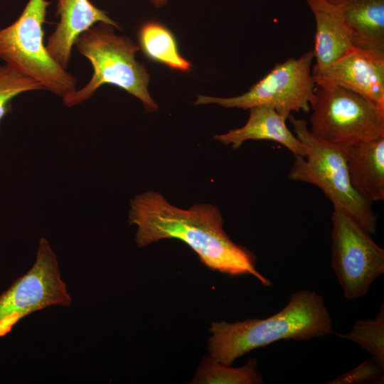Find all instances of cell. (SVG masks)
Listing matches in <instances>:
<instances>
[{"label":"cell","instance_id":"1","mask_svg":"<svg viewBox=\"0 0 384 384\" xmlns=\"http://www.w3.org/2000/svg\"><path fill=\"white\" fill-rule=\"evenodd\" d=\"M128 222L137 228L135 242L139 247L162 239H177L212 270L232 276L252 275L263 286L271 285L257 270L255 254L225 232L221 213L213 204L196 203L182 209L171 205L161 193L149 191L130 201Z\"/></svg>","mask_w":384,"mask_h":384},{"label":"cell","instance_id":"16","mask_svg":"<svg viewBox=\"0 0 384 384\" xmlns=\"http://www.w3.org/2000/svg\"><path fill=\"white\" fill-rule=\"evenodd\" d=\"M138 39L142 51L151 60L182 72L191 69V63L180 55L174 35L161 23H144L139 29Z\"/></svg>","mask_w":384,"mask_h":384},{"label":"cell","instance_id":"9","mask_svg":"<svg viewBox=\"0 0 384 384\" xmlns=\"http://www.w3.org/2000/svg\"><path fill=\"white\" fill-rule=\"evenodd\" d=\"M312 50L289 58L274 67L250 89L239 96L222 98L199 95L196 105L215 103L226 108H273L286 119L292 112H308L316 83L311 75Z\"/></svg>","mask_w":384,"mask_h":384},{"label":"cell","instance_id":"21","mask_svg":"<svg viewBox=\"0 0 384 384\" xmlns=\"http://www.w3.org/2000/svg\"><path fill=\"white\" fill-rule=\"evenodd\" d=\"M155 6L160 7L166 4L168 0H149Z\"/></svg>","mask_w":384,"mask_h":384},{"label":"cell","instance_id":"4","mask_svg":"<svg viewBox=\"0 0 384 384\" xmlns=\"http://www.w3.org/2000/svg\"><path fill=\"white\" fill-rule=\"evenodd\" d=\"M297 137L305 149L304 156H294L288 177L315 185L334 206L349 213L370 235H377L378 215L372 203L353 187L342 146L314 137L303 119L289 116Z\"/></svg>","mask_w":384,"mask_h":384},{"label":"cell","instance_id":"15","mask_svg":"<svg viewBox=\"0 0 384 384\" xmlns=\"http://www.w3.org/2000/svg\"><path fill=\"white\" fill-rule=\"evenodd\" d=\"M348 25L355 48L384 51V0H328Z\"/></svg>","mask_w":384,"mask_h":384},{"label":"cell","instance_id":"18","mask_svg":"<svg viewBox=\"0 0 384 384\" xmlns=\"http://www.w3.org/2000/svg\"><path fill=\"white\" fill-rule=\"evenodd\" d=\"M356 343L368 352L384 370V306L383 303L374 319L356 320L347 334H336Z\"/></svg>","mask_w":384,"mask_h":384},{"label":"cell","instance_id":"11","mask_svg":"<svg viewBox=\"0 0 384 384\" xmlns=\"http://www.w3.org/2000/svg\"><path fill=\"white\" fill-rule=\"evenodd\" d=\"M55 16L60 17V21L46 46L52 58L65 69L74 43L83 32L97 23L120 28L105 11L96 7L90 0H58Z\"/></svg>","mask_w":384,"mask_h":384},{"label":"cell","instance_id":"20","mask_svg":"<svg viewBox=\"0 0 384 384\" xmlns=\"http://www.w3.org/2000/svg\"><path fill=\"white\" fill-rule=\"evenodd\" d=\"M383 369L372 357L361 364L327 382L328 384H361L383 381Z\"/></svg>","mask_w":384,"mask_h":384},{"label":"cell","instance_id":"2","mask_svg":"<svg viewBox=\"0 0 384 384\" xmlns=\"http://www.w3.org/2000/svg\"><path fill=\"white\" fill-rule=\"evenodd\" d=\"M332 324L323 297L312 290H299L282 310L268 318L212 322L209 356L232 366L249 351L281 340L302 341L328 336L334 332Z\"/></svg>","mask_w":384,"mask_h":384},{"label":"cell","instance_id":"14","mask_svg":"<svg viewBox=\"0 0 384 384\" xmlns=\"http://www.w3.org/2000/svg\"><path fill=\"white\" fill-rule=\"evenodd\" d=\"M351 183L371 203L384 200V137L342 146Z\"/></svg>","mask_w":384,"mask_h":384},{"label":"cell","instance_id":"3","mask_svg":"<svg viewBox=\"0 0 384 384\" xmlns=\"http://www.w3.org/2000/svg\"><path fill=\"white\" fill-rule=\"evenodd\" d=\"M114 26L98 23L80 34L74 46L91 63L93 74L81 89L63 97V104L73 107L89 100L102 85L124 90L140 100L147 112L158 109L148 91L149 75L135 59L140 48L129 38L117 36Z\"/></svg>","mask_w":384,"mask_h":384},{"label":"cell","instance_id":"6","mask_svg":"<svg viewBox=\"0 0 384 384\" xmlns=\"http://www.w3.org/2000/svg\"><path fill=\"white\" fill-rule=\"evenodd\" d=\"M311 134L340 146L384 137V105L336 85H316L310 100Z\"/></svg>","mask_w":384,"mask_h":384},{"label":"cell","instance_id":"5","mask_svg":"<svg viewBox=\"0 0 384 384\" xmlns=\"http://www.w3.org/2000/svg\"><path fill=\"white\" fill-rule=\"evenodd\" d=\"M47 0H28L18 18L0 29V58L44 90L63 97L75 91L78 79L56 62L44 43Z\"/></svg>","mask_w":384,"mask_h":384},{"label":"cell","instance_id":"13","mask_svg":"<svg viewBox=\"0 0 384 384\" xmlns=\"http://www.w3.org/2000/svg\"><path fill=\"white\" fill-rule=\"evenodd\" d=\"M249 110V118L243 127L216 134L214 139L223 144H230L233 149H239L247 140H269L279 143L294 156H304L302 142L291 132L286 119L275 110L263 105Z\"/></svg>","mask_w":384,"mask_h":384},{"label":"cell","instance_id":"19","mask_svg":"<svg viewBox=\"0 0 384 384\" xmlns=\"http://www.w3.org/2000/svg\"><path fill=\"white\" fill-rule=\"evenodd\" d=\"M44 90L36 80L24 76L9 65H0V122L11 111V101L28 91Z\"/></svg>","mask_w":384,"mask_h":384},{"label":"cell","instance_id":"17","mask_svg":"<svg viewBox=\"0 0 384 384\" xmlns=\"http://www.w3.org/2000/svg\"><path fill=\"white\" fill-rule=\"evenodd\" d=\"M255 358L238 368L218 362L210 356L203 358L191 383L196 384H260L262 375L257 370Z\"/></svg>","mask_w":384,"mask_h":384},{"label":"cell","instance_id":"8","mask_svg":"<svg viewBox=\"0 0 384 384\" xmlns=\"http://www.w3.org/2000/svg\"><path fill=\"white\" fill-rule=\"evenodd\" d=\"M331 265L348 299L365 296L384 273V250L349 213L334 206Z\"/></svg>","mask_w":384,"mask_h":384},{"label":"cell","instance_id":"12","mask_svg":"<svg viewBox=\"0 0 384 384\" xmlns=\"http://www.w3.org/2000/svg\"><path fill=\"white\" fill-rule=\"evenodd\" d=\"M316 22L314 48L316 63L321 70L355 48L352 32L341 13L328 0H306Z\"/></svg>","mask_w":384,"mask_h":384},{"label":"cell","instance_id":"7","mask_svg":"<svg viewBox=\"0 0 384 384\" xmlns=\"http://www.w3.org/2000/svg\"><path fill=\"white\" fill-rule=\"evenodd\" d=\"M72 302L57 255L41 238L33 265L0 294V338L31 314L50 306L67 307Z\"/></svg>","mask_w":384,"mask_h":384},{"label":"cell","instance_id":"10","mask_svg":"<svg viewBox=\"0 0 384 384\" xmlns=\"http://www.w3.org/2000/svg\"><path fill=\"white\" fill-rule=\"evenodd\" d=\"M311 75L316 85L339 86L384 105V51L353 48Z\"/></svg>","mask_w":384,"mask_h":384}]
</instances>
